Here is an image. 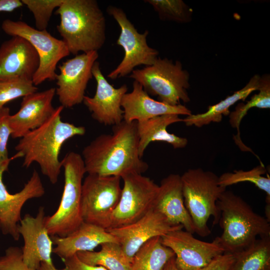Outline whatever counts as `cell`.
Instances as JSON below:
<instances>
[{
	"label": "cell",
	"instance_id": "1",
	"mask_svg": "<svg viewBox=\"0 0 270 270\" xmlns=\"http://www.w3.org/2000/svg\"><path fill=\"white\" fill-rule=\"evenodd\" d=\"M112 134L98 136L82 150L88 174L120 178L142 174L148 164L140 157L136 122L122 120L113 126Z\"/></svg>",
	"mask_w": 270,
	"mask_h": 270
},
{
	"label": "cell",
	"instance_id": "2",
	"mask_svg": "<svg viewBox=\"0 0 270 270\" xmlns=\"http://www.w3.org/2000/svg\"><path fill=\"white\" fill-rule=\"evenodd\" d=\"M64 108L62 106L55 108L43 124L20 138L15 146L16 153L24 158L22 166L28 168L37 163L42 173L54 184L58 181L62 168L59 156L63 144L72 138L84 136L86 132L83 126L62 120Z\"/></svg>",
	"mask_w": 270,
	"mask_h": 270
},
{
	"label": "cell",
	"instance_id": "3",
	"mask_svg": "<svg viewBox=\"0 0 270 270\" xmlns=\"http://www.w3.org/2000/svg\"><path fill=\"white\" fill-rule=\"evenodd\" d=\"M57 30L70 54L97 51L106 38L104 14L96 0H64L56 10Z\"/></svg>",
	"mask_w": 270,
	"mask_h": 270
},
{
	"label": "cell",
	"instance_id": "4",
	"mask_svg": "<svg viewBox=\"0 0 270 270\" xmlns=\"http://www.w3.org/2000/svg\"><path fill=\"white\" fill-rule=\"evenodd\" d=\"M220 212L218 224L222 229L214 240L224 253L234 254L250 246L260 238L270 236V224L241 197L226 190L216 202Z\"/></svg>",
	"mask_w": 270,
	"mask_h": 270
},
{
	"label": "cell",
	"instance_id": "5",
	"mask_svg": "<svg viewBox=\"0 0 270 270\" xmlns=\"http://www.w3.org/2000/svg\"><path fill=\"white\" fill-rule=\"evenodd\" d=\"M184 206L192 220L195 232L202 237L208 236L210 216L214 224H218L220 212L216 202L226 188L218 184V176L202 168L189 169L181 176Z\"/></svg>",
	"mask_w": 270,
	"mask_h": 270
},
{
	"label": "cell",
	"instance_id": "6",
	"mask_svg": "<svg viewBox=\"0 0 270 270\" xmlns=\"http://www.w3.org/2000/svg\"><path fill=\"white\" fill-rule=\"evenodd\" d=\"M64 182L60 205L56 212L46 216V226L50 236L64 237L83 222L81 214L82 190L86 173L81 154L70 152L61 160Z\"/></svg>",
	"mask_w": 270,
	"mask_h": 270
},
{
	"label": "cell",
	"instance_id": "7",
	"mask_svg": "<svg viewBox=\"0 0 270 270\" xmlns=\"http://www.w3.org/2000/svg\"><path fill=\"white\" fill-rule=\"evenodd\" d=\"M129 77L138 82L145 92L157 96L160 102L171 106L190 101L187 92L190 75L179 61L158 58L151 65L134 70Z\"/></svg>",
	"mask_w": 270,
	"mask_h": 270
},
{
	"label": "cell",
	"instance_id": "8",
	"mask_svg": "<svg viewBox=\"0 0 270 270\" xmlns=\"http://www.w3.org/2000/svg\"><path fill=\"white\" fill-rule=\"evenodd\" d=\"M2 28L8 35L25 38L36 50L39 66L32 78L36 86L46 80H56L58 62L70 54L62 40L54 37L46 30H38L20 20L6 19L3 21Z\"/></svg>",
	"mask_w": 270,
	"mask_h": 270
},
{
	"label": "cell",
	"instance_id": "9",
	"mask_svg": "<svg viewBox=\"0 0 270 270\" xmlns=\"http://www.w3.org/2000/svg\"><path fill=\"white\" fill-rule=\"evenodd\" d=\"M121 178L88 174L82 182L81 214L83 222L106 230L122 190Z\"/></svg>",
	"mask_w": 270,
	"mask_h": 270
},
{
	"label": "cell",
	"instance_id": "10",
	"mask_svg": "<svg viewBox=\"0 0 270 270\" xmlns=\"http://www.w3.org/2000/svg\"><path fill=\"white\" fill-rule=\"evenodd\" d=\"M107 12L120 27V33L116 44L122 46L124 52L121 62L108 74V77L115 80L131 74L138 66L152 64L158 58V52L147 43L148 30L138 32L120 8L110 6Z\"/></svg>",
	"mask_w": 270,
	"mask_h": 270
},
{
	"label": "cell",
	"instance_id": "11",
	"mask_svg": "<svg viewBox=\"0 0 270 270\" xmlns=\"http://www.w3.org/2000/svg\"><path fill=\"white\" fill-rule=\"evenodd\" d=\"M122 179L121 196L109 228L125 226L142 218L154 208L158 192L159 186L142 174H132Z\"/></svg>",
	"mask_w": 270,
	"mask_h": 270
},
{
	"label": "cell",
	"instance_id": "12",
	"mask_svg": "<svg viewBox=\"0 0 270 270\" xmlns=\"http://www.w3.org/2000/svg\"><path fill=\"white\" fill-rule=\"evenodd\" d=\"M14 156L0 164V230L4 235L10 236L14 240L20 238L18 225L21 212L28 200L43 196L45 190L38 172L33 170L22 189L16 194H10L3 182V174L6 171Z\"/></svg>",
	"mask_w": 270,
	"mask_h": 270
},
{
	"label": "cell",
	"instance_id": "13",
	"mask_svg": "<svg viewBox=\"0 0 270 270\" xmlns=\"http://www.w3.org/2000/svg\"><path fill=\"white\" fill-rule=\"evenodd\" d=\"M98 57L97 51L82 52L59 66L56 94L64 108H70L82 102L92 69Z\"/></svg>",
	"mask_w": 270,
	"mask_h": 270
},
{
	"label": "cell",
	"instance_id": "14",
	"mask_svg": "<svg viewBox=\"0 0 270 270\" xmlns=\"http://www.w3.org/2000/svg\"><path fill=\"white\" fill-rule=\"evenodd\" d=\"M161 239L162 244L174 252L175 263L179 270H200L224 253L214 240L211 242L199 240L182 229L170 232L161 236Z\"/></svg>",
	"mask_w": 270,
	"mask_h": 270
},
{
	"label": "cell",
	"instance_id": "15",
	"mask_svg": "<svg viewBox=\"0 0 270 270\" xmlns=\"http://www.w3.org/2000/svg\"><path fill=\"white\" fill-rule=\"evenodd\" d=\"M182 228V225L171 224L162 214L152 208L133 223L106 230L116 238L124 256L131 264L134 254L146 242Z\"/></svg>",
	"mask_w": 270,
	"mask_h": 270
},
{
	"label": "cell",
	"instance_id": "16",
	"mask_svg": "<svg viewBox=\"0 0 270 270\" xmlns=\"http://www.w3.org/2000/svg\"><path fill=\"white\" fill-rule=\"evenodd\" d=\"M92 74L96 82V94L93 97L85 96L82 102L98 122L105 126L120 123L124 120L121 103L123 96L127 92V86L114 88L102 72L98 61L94 64Z\"/></svg>",
	"mask_w": 270,
	"mask_h": 270
},
{
	"label": "cell",
	"instance_id": "17",
	"mask_svg": "<svg viewBox=\"0 0 270 270\" xmlns=\"http://www.w3.org/2000/svg\"><path fill=\"white\" fill-rule=\"evenodd\" d=\"M46 216L44 208L40 206L36 216L26 214L18 225V232L24 241L22 260L32 270H38L42 262L52 264L53 243L46 228Z\"/></svg>",
	"mask_w": 270,
	"mask_h": 270
},
{
	"label": "cell",
	"instance_id": "18",
	"mask_svg": "<svg viewBox=\"0 0 270 270\" xmlns=\"http://www.w3.org/2000/svg\"><path fill=\"white\" fill-rule=\"evenodd\" d=\"M56 90L52 88L22 98L20 110L9 117L12 138H21L41 126L50 118L55 109L52 102Z\"/></svg>",
	"mask_w": 270,
	"mask_h": 270
},
{
	"label": "cell",
	"instance_id": "19",
	"mask_svg": "<svg viewBox=\"0 0 270 270\" xmlns=\"http://www.w3.org/2000/svg\"><path fill=\"white\" fill-rule=\"evenodd\" d=\"M38 66V56L25 38L12 36L0 46V80L12 78L32 80Z\"/></svg>",
	"mask_w": 270,
	"mask_h": 270
},
{
	"label": "cell",
	"instance_id": "20",
	"mask_svg": "<svg viewBox=\"0 0 270 270\" xmlns=\"http://www.w3.org/2000/svg\"><path fill=\"white\" fill-rule=\"evenodd\" d=\"M124 120L139 122L165 114L186 115L192 112L181 104L171 106L152 98L142 86L134 80L132 90L124 94L122 100Z\"/></svg>",
	"mask_w": 270,
	"mask_h": 270
},
{
	"label": "cell",
	"instance_id": "21",
	"mask_svg": "<svg viewBox=\"0 0 270 270\" xmlns=\"http://www.w3.org/2000/svg\"><path fill=\"white\" fill-rule=\"evenodd\" d=\"M153 208L171 224L182 225L185 230L195 232L192 220L184 204L181 176L172 174L162 180Z\"/></svg>",
	"mask_w": 270,
	"mask_h": 270
},
{
	"label": "cell",
	"instance_id": "22",
	"mask_svg": "<svg viewBox=\"0 0 270 270\" xmlns=\"http://www.w3.org/2000/svg\"><path fill=\"white\" fill-rule=\"evenodd\" d=\"M50 237L55 245L52 252L63 260L80 252L94 251L105 242L118 243L116 238L106 229L84 222L66 236Z\"/></svg>",
	"mask_w": 270,
	"mask_h": 270
},
{
	"label": "cell",
	"instance_id": "23",
	"mask_svg": "<svg viewBox=\"0 0 270 270\" xmlns=\"http://www.w3.org/2000/svg\"><path fill=\"white\" fill-rule=\"evenodd\" d=\"M182 122L177 114H165L148 120L136 122L139 138L138 154L142 158L148 144L152 142L160 141L170 144L174 148H184L188 143L185 138L178 136L167 130L170 125Z\"/></svg>",
	"mask_w": 270,
	"mask_h": 270
},
{
	"label": "cell",
	"instance_id": "24",
	"mask_svg": "<svg viewBox=\"0 0 270 270\" xmlns=\"http://www.w3.org/2000/svg\"><path fill=\"white\" fill-rule=\"evenodd\" d=\"M260 76L254 75L248 84L240 90L235 92L232 94L227 96L219 102L210 106L208 110L198 114H191L182 119L186 126H194L202 127L210 122H221L222 116L230 114V108L237 102L245 99L254 91L258 90L260 86Z\"/></svg>",
	"mask_w": 270,
	"mask_h": 270
},
{
	"label": "cell",
	"instance_id": "25",
	"mask_svg": "<svg viewBox=\"0 0 270 270\" xmlns=\"http://www.w3.org/2000/svg\"><path fill=\"white\" fill-rule=\"evenodd\" d=\"M174 256L173 251L162 244L161 236H156L137 250L132 259L130 270H162Z\"/></svg>",
	"mask_w": 270,
	"mask_h": 270
},
{
	"label": "cell",
	"instance_id": "26",
	"mask_svg": "<svg viewBox=\"0 0 270 270\" xmlns=\"http://www.w3.org/2000/svg\"><path fill=\"white\" fill-rule=\"evenodd\" d=\"M234 254V260L229 270H270V236L256 239Z\"/></svg>",
	"mask_w": 270,
	"mask_h": 270
},
{
	"label": "cell",
	"instance_id": "27",
	"mask_svg": "<svg viewBox=\"0 0 270 270\" xmlns=\"http://www.w3.org/2000/svg\"><path fill=\"white\" fill-rule=\"evenodd\" d=\"M100 250L80 252L78 258L85 264L102 266L108 270H130V264L124 256L118 243L105 242Z\"/></svg>",
	"mask_w": 270,
	"mask_h": 270
},
{
	"label": "cell",
	"instance_id": "28",
	"mask_svg": "<svg viewBox=\"0 0 270 270\" xmlns=\"http://www.w3.org/2000/svg\"><path fill=\"white\" fill-rule=\"evenodd\" d=\"M257 94H254L246 103L238 104L234 110L230 112V123L232 128L237 130V134L234 137L236 143L242 150L250 151V149L242 142L240 136V126L242 120L248 111L253 108H270V76L266 74L260 76V86Z\"/></svg>",
	"mask_w": 270,
	"mask_h": 270
},
{
	"label": "cell",
	"instance_id": "29",
	"mask_svg": "<svg viewBox=\"0 0 270 270\" xmlns=\"http://www.w3.org/2000/svg\"><path fill=\"white\" fill-rule=\"evenodd\" d=\"M266 170L262 164L249 170H234L232 172H226L218 177V184L223 187L248 182L254 184L259 189L266 194V204H270V178L263 176Z\"/></svg>",
	"mask_w": 270,
	"mask_h": 270
},
{
	"label": "cell",
	"instance_id": "30",
	"mask_svg": "<svg viewBox=\"0 0 270 270\" xmlns=\"http://www.w3.org/2000/svg\"><path fill=\"white\" fill-rule=\"evenodd\" d=\"M160 19L179 23L192 20V10L182 0H146Z\"/></svg>",
	"mask_w": 270,
	"mask_h": 270
},
{
	"label": "cell",
	"instance_id": "31",
	"mask_svg": "<svg viewBox=\"0 0 270 270\" xmlns=\"http://www.w3.org/2000/svg\"><path fill=\"white\" fill-rule=\"evenodd\" d=\"M32 80L12 78L0 80V110L10 102L37 92Z\"/></svg>",
	"mask_w": 270,
	"mask_h": 270
},
{
	"label": "cell",
	"instance_id": "32",
	"mask_svg": "<svg viewBox=\"0 0 270 270\" xmlns=\"http://www.w3.org/2000/svg\"><path fill=\"white\" fill-rule=\"evenodd\" d=\"M33 14L36 28L46 30L54 10L58 8L64 0H21Z\"/></svg>",
	"mask_w": 270,
	"mask_h": 270
},
{
	"label": "cell",
	"instance_id": "33",
	"mask_svg": "<svg viewBox=\"0 0 270 270\" xmlns=\"http://www.w3.org/2000/svg\"><path fill=\"white\" fill-rule=\"evenodd\" d=\"M0 270H32L22 260V248L10 246L0 256Z\"/></svg>",
	"mask_w": 270,
	"mask_h": 270
},
{
	"label": "cell",
	"instance_id": "34",
	"mask_svg": "<svg viewBox=\"0 0 270 270\" xmlns=\"http://www.w3.org/2000/svg\"><path fill=\"white\" fill-rule=\"evenodd\" d=\"M10 110L4 107L0 110V164L9 158L8 143L12 130L9 123Z\"/></svg>",
	"mask_w": 270,
	"mask_h": 270
},
{
	"label": "cell",
	"instance_id": "35",
	"mask_svg": "<svg viewBox=\"0 0 270 270\" xmlns=\"http://www.w3.org/2000/svg\"><path fill=\"white\" fill-rule=\"evenodd\" d=\"M234 260V254L224 253L200 270H229Z\"/></svg>",
	"mask_w": 270,
	"mask_h": 270
},
{
	"label": "cell",
	"instance_id": "36",
	"mask_svg": "<svg viewBox=\"0 0 270 270\" xmlns=\"http://www.w3.org/2000/svg\"><path fill=\"white\" fill-rule=\"evenodd\" d=\"M64 267L59 270H108L103 266H92L82 262L76 254L63 260Z\"/></svg>",
	"mask_w": 270,
	"mask_h": 270
},
{
	"label": "cell",
	"instance_id": "37",
	"mask_svg": "<svg viewBox=\"0 0 270 270\" xmlns=\"http://www.w3.org/2000/svg\"><path fill=\"white\" fill-rule=\"evenodd\" d=\"M23 6L20 0H0V12H12Z\"/></svg>",
	"mask_w": 270,
	"mask_h": 270
},
{
	"label": "cell",
	"instance_id": "38",
	"mask_svg": "<svg viewBox=\"0 0 270 270\" xmlns=\"http://www.w3.org/2000/svg\"><path fill=\"white\" fill-rule=\"evenodd\" d=\"M162 270H179L175 263L174 256L168 261Z\"/></svg>",
	"mask_w": 270,
	"mask_h": 270
},
{
	"label": "cell",
	"instance_id": "39",
	"mask_svg": "<svg viewBox=\"0 0 270 270\" xmlns=\"http://www.w3.org/2000/svg\"><path fill=\"white\" fill-rule=\"evenodd\" d=\"M38 270H58L53 264L42 262Z\"/></svg>",
	"mask_w": 270,
	"mask_h": 270
}]
</instances>
